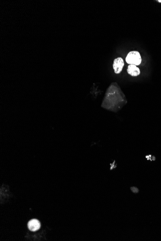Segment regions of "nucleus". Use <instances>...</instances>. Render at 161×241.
Instances as JSON below:
<instances>
[{"label": "nucleus", "instance_id": "f257e3e1", "mask_svg": "<svg viewBox=\"0 0 161 241\" xmlns=\"http://www.w3.org/2000/svg\"><path fill=\"white\" fill-rule=\"evenodd\" d=\"M126 61L129 64L138 66L141 64L142 59L138 52L131 51L126 56Z\"/></svg>", "mask_w": 161, "mask_h": 241}, {"label": "nucleus", "instance_id": "f03ea898", "mask_svg": "<svg viewBox=\"0 0 161 241\" xmlns=\"http://www.w3.org/2000/svg\"><path fill=\"white\" fill-rule=\"evenodd\" d=\"M124 64V61L121 57H118L115 59L113 64V69L115 73L117 74H120L123 70Z\"/></svg>", "mask_w": 161, "mask_h": 241}, {"label": "nucleus", "instance_id": "7ed1b4c3", "mask_svg": "<svg viewBox=\"0 0 161 241\" xmlns=\"http://www.w3.org/2000/svg\"><path fill=\"white\" fill-rule=\"evenodd\" d=\"M28 227L29 229L31 231H38L41 227V224L39 221L36 219H31L28 222Z\"/></svg>", "mask_w": 161, "mask_h": 241}, {"label": "nucleus", "instance_id": "20e7f679", "mask_svg": "<svg viewBox=\"0 0 161 241\" xmlns=\"http://www.w3.org/2000/svg\"><path fill=\"white\" fill-rule=\"evenodd\" d=\"M127 71L130 75L133 77L138 76L141 73L139 68L135 64H129V66H128Z\"/></svg>", "mask_w": 161, "mask_h": 241}, {"label": "nucleus", "instance_id": "39448f33", "mask_svg": "<svg viewBox=\"0 0 161 241\" xmlns=\"http://www.w3.org/2000/svg\"><path fill=\"white\" fill-rule=\"evenodd\" d=\"M131 191H132L133 193H137L139 192V190H138V189L136 187H131Z\"/></svg>", "mask_w": 161, "mask_h": 241}, {"label": "nucleus", "instance_id": "423d86ee", "mask_svg": "<svg viewBox=\"0 0 161 241\" xmlns=\"http://www.w3.org/2000/svg\"><path fill=\"white\" fill-rule=\"evenodd\" d=\"M158 2H159V3H161V0H158Z\"/></svg>", "mask_w": 161, "mask_h": 241}]
</instances>
